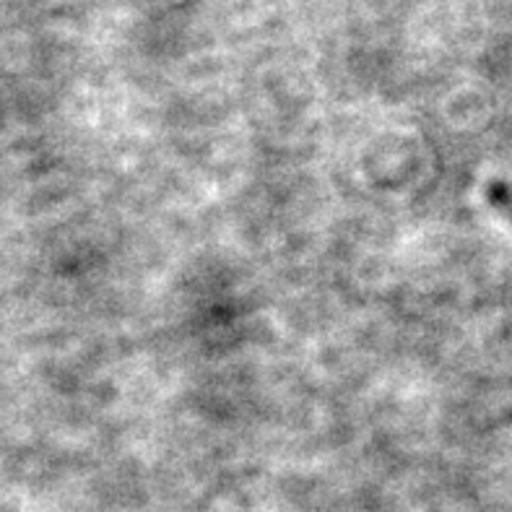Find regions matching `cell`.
Listing matches in <instances>:
<instances>
[{
  "label": "cell",
  "instance_id": "obj_1",
  "mask_svg": "<svg viewBox=\"0 0 512 512\" xmlns=\"http://www.w3.org/2000/svg\"><path fill=\"white\" fill-rule=\"evenodd\" d=\"M489 206L497 208L502 216L512 221V188L507 182H489L487 185Z\"/></svg>",
  "mask_w": 512,
  "mask_h": 512
}]
</instances>
